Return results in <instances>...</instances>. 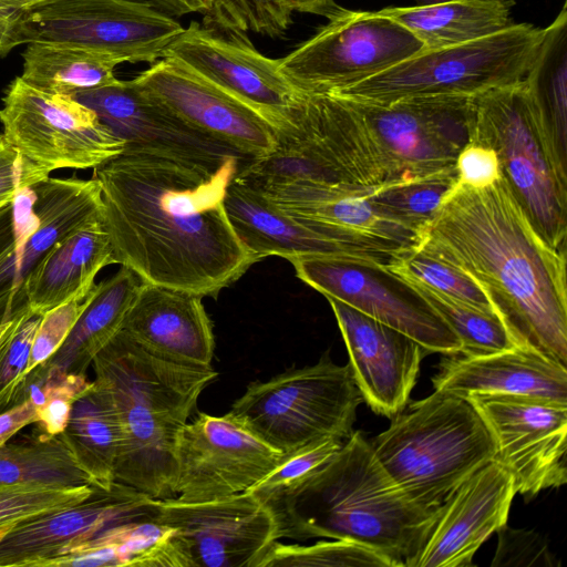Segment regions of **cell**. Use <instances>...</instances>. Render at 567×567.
<instances>
[{
    "mask_svg": "<svg viewBox=\"0 0 567 567\" xmlns=\"http://www.w3.org/2000/svg\"><path fill=\"white\" fill-rule=\"evenodd\" d=\"M248 161L209 165L125 147L95 167L115 264L200 297L238 280L257 261L230 225L225 194Z\"/></svg>",
    "mask_w": 567,
    "mask_h": 567,
    "instance_id": "1",
    "label": "cell"
},
{
    "mask_svg": "<svg viewBox=\"0 0 567 567\" xmlns=\"http://www.w3.org/2000/svg\"><path fill=\"white\" fill-rule=\"evenodd\" d=\"M414 248L472 278L516 346L567 367L566 251L538 234L502 176L455 184Z\"/></svg>",
    "mask_w": 567,
    "mask_h": 567,
    "instance_id": "2",
    "label": "cell"
},
{
    "mask_svg": "<svg viewBox=\"0 0 567 567\" xmlns=\"http://www.w3.org/2000/svg\"><path fill=\"white\" fill-rule=\"evenodd\" d=\"M277 539H349L406 567L430 530L437 509L411 502L377 460L360 431L301 483L266 505Z\"/></svg>",
    "mask_w": 567,
    "mask_h": 567,
    "instance_id": "3",
    "label": "cell"
},
{
    "mask_svg": "<svg viewBox=\"0 0 567 567\" xmlns=\"http://www.w3.org/2000/svg\"><path fill=\"white\" fill-rule=\"evenodd\" d=\"M92 363L121 425L115 482L155 499L175 497L177 435L218 373L154 355L121 331Z\"/></svg>",
    "mask_w": 567,
    "mask_h": 567,
    "instance_id": "4",
    "label": "cell"
},
{
    "mask_svg": "<svg viewBox=\"0 0 567 567\" xmlns=\"http://www.w3.org/2000/svg\"><path fill=\"white\" fill-rule=\"evenodd\" d=\"M370 444L401 492L430 511L496 455L493 436L472 402L439 390L408 403Z\"/></svg>",
    "mask_w": 567,
    "mask_h": 567,
    "instance_id": "5",
    "label": "cell"
},
{
    "mask_svg": "<svg viewBox=\"0 0 567 567\" xmlns=\"http://www.w3.org/2000/svg\"><path fill=\"white\" fill-rule=\"evenodd\" d=\"M470 142L497 154L501 174L538 234L566 251L567 164L550 144L524 80L472 97Z\"/></svg>",
    "mask_w": 567,
    "mask_h": 567,
    "instance_id": "6",
    "label": "cell"
},
{
    "mask_svg": "<svg viewBox=\"0 0 567 567\" xmlns=\"http://www.w3.org/2000/svg\"><path fill=\"white\" fill-rule=\"evenodd\" d=\"M544 29L513 23L496 33L409 59L333 94L377 105L404 99L475 96L524 80Z\"/></svg>",
    "mask_w": 567,
    "mask_h": 567,
    "instance_id": "7",
    "label": "cell"
},
{
    "mask_svg": "<svg viewBox=\"0 0 567 567\" xmlns=\"http://www.w3.org/2000/svg\"><path fill=\"white\" fill-rule=\"evenodd\" d=\"M362 402L349 363L339 365L324 353L315 364L249 383L229 413L288 454L327 439L346 441Z\"/></svg>",
    "mask_w": 567,
    "mask_h": 567,
    "instance_id": "8",
    "label": "cell"
},
{
    "mask_svg": "<svg viewBox=\"0 0 567 567\" xmlns=\"http://www.w3.org/2000/svg\"><path fill=\"white\" fill-rule=\"evenodd\" d=\"M472 97H413L385 105L346 99L362 118L393 185L456 174V157L471 140Z\"/></svg>",
    "mask_w": 567,
    "mask_h": 567,
    "instance_id": "9",
    "label": "cell"
},
{
    "mask_svg": "<svg viewBox=\"0 0 567 567\" xmlns=\"http://www.w3.org/2000/svg\"><path fill=\"white\" fill-rule=\"evenodd\" d=\"M423 50V43L393 19L342 8L278 65L301 92L336 93Z\"/></svg>",
    "mask_w": 567,
    "mask_h": 567,
    "instance_id": "10",
    "label": "cell"
},
{
    "mask_svg": "<svg viewBox=\"0 0 567 567\" xmlns=\"http://www.w3.org/2000/svg\"><path fill=\"white\" fill-rule=\"evenodd\" d=\"M25 44L69 43L120 63H155L184 27L150 0H40L24 8Z\"/></svg>",
    "mask_w": 567,
    "mask_h": 567,
    "instance_id": "11",
    "label": "cell"
},
{
    "mask_svg": "<svg viewBox=\"0 0 567 567\" xmlns=\"http://www.w3.org/2000/svg\"><path fill=\"white\" fill-rule=\"evenodd\" d=\"M4 140L40 167L95 168L121 154L125 142L74 97L14 78L0 109Z\"/></svg>",
    "mask_w": 567,
    "mask_h": 567,
    "instance_id": "12",
    "label": "cell"
},
{
    "mask_svg": "<svg viewBox=\"0 0 567 567\" xmlns=\"http://www.w3.org/2000/svg\"><path fill=\"white\" fill-rule=\"evenodd\" d=\"M296 276L322 293L414 339L429 352L460 353L461 342L433 307L384 264L340 256H298Z\"/></svg>",
    "mask_w": 567,
    "mask_h": 567,
    "instance_id": "13",
    "label": "cell"
},
{
    "mask_svg": "<svg viewBox=\"0 0 567 567\" xmlns=\"http://www.w3.org/2000/svg\"><path fill=\"white\" fill-rule=\"evenodd\" d=\"M150 517L169 528L171 567H257L278 540L272 513L249 492L195 503L154 498Z\"/></svg>",
    "mask_w": 567,
    "mask_h": 567,
    "instance_id": "14",
    "label": "cell"
},
{
    "mask_svg": "<svg viewBox=\"0 0 567 567\" xmlns=\"http://www.w3.org/2000/svg\"><path fill=\"white\" fill-rule=\"evenodd\" d=\"M237 176L298 223L368 260L388 264L417 244L416 230L393 219L372 202L370 194L375 189Z\"/></svg>",
    "mask_w": 567,
    "mask_h": 567,
    "instance_id": "15",
    "label": "cell"
},
{
    "mask_svg": "<svg viewBox=\"0 0 567 567\" xmlns=\"http://www.w3.org/2000/svg\"><path fill=\"white\" fill-rule=\"evenodd\" d=\"M482 415L496 447L495 460L528 497L567 482V404L525 395H465Z\"/></svg>",
    "mask_w": 567,
    "mask_h": 567,
    "instance_id": "16",
    "label": "cell"
},
{
    "mask_svg": "<svg viewBox=\"0 0 567 567\" xmlns=\"http://www.w3.org/2000/svg\"><path fill=\"white\" fill-rule=\"evenodd\" d=\"M274 450L229 412L199 413L175 444V498L195 503L247 492L280 462Z\"/></svg>",
    "mask_w": 567,
    "mask_h": 567,
    "instance_id": "17",
    "label": "cell"
},
{
    "mask_svg": "<svg viewBox=\"0 0 567 567\" xmlns=\"http://www.w3.org/2000/svg\"><path fill=\"white\" fill-rule=\"evenodd\" d=\"M164 58L246 104L276 131L287 122L302 93L281 73L278 60L261 54L243 31L193 21L169 44Z\"/></svg>",
    "mask_w": 567,
    "mask_h": 567,
    "instance_id": "18",
    "label": "cell"
},
{
    "mask_svg": "<svg viewBox=\"0 0 567 567\" xmlns=\"http://www.w3.org/2000/svg\"><path fill=\"white\" fill-rule=\"evenodd\" d=\"M133 81L185 124L241 158H259L276 147V130L264 116L172 59L162 58Z\"/></svg>",
    "mask_w": 567,
    "mask_h": 567,
    "instance_id": "19",
    "label": "cell"
},
{
    "mask_svg": "<svg viewBox=\"0 0 567 567\" xmlns=\"http://www.w3.org/2000/svg\"><path fill=\"white\" fill-rule=\"evenodd\" d=\"M516 494L496 460L461 483L439 507L422 546L406 567H470L478 548L507 524Z\"/></svg>",
    "mask_w": 567,
    "mask_h": 567,
    "instance_id": "20",
    "label": "cell"
},
{
    "mask_svg": "<svg viewBox=\"0 0 567 567\" xmlns=\"http://www.w3.org/2000/svg\"><path fill=\"white\" fill-rule=\"evenodd\" d=\"M349 353V365L363 401L392 419L409 403L426 353L419 342L359 310L327 298Z\"/></svg>",
    "mask_w": 567,
    "mask_h": 567,
    "instance_id": "21",
    "label": "cell"
},
{
    "mask_svg": "<svg viewBox=\"0 0 567 567\" xmlns=\"http://www.w3.org/2000/svg\"><path fill=\"white\" fill-rule=\"evenodd\" d=\"M152 497L120 483L80 505L22 522L0 538V566H51L114 525L150 515Z\"/></svg>",
    "mask_w": 567,
    "mask_h": 567,
    "instance_id": "22",
    "label": "cell"
},
{
    "mask_svg": "<svg viewBox=\"0 0 567 567\" xmlns=\"http://www.w3.org/2000/svg\"><path fill=\"white\" fill-rule=\"evenodd\" d=\"M92 109L125 147L219 165L236 153L195 131L144 93L132 80L72 95ZM245 159V158H243Z\"/></svg>",
    "mask_w": 567,
    "mask_h": 567,
    "instance_id": "23",
    "label": "cell"
},
{
    "mask_svg": "<svg viewBox=\"0 0 567 567\" xmlns=\"http://www.w3.org/2000/svg\"><path fill=\"white\" fill-rule=\"evenodd\" d=\"M202 299L188 291L142 281L120 331L162 359L210 367L215 338Z\"/></svg>",
    "mask_w": 567,
    "mask_h": 567,
    "instance_id": "24",
    "label": "cell"
},
{
    "mask_svg": "<svg viewBox=\"0 0 567 567\" xmlns=\"http://www.w3.org/2000/svg\"><path fill=\"white\" fill-rule=\"evenodd\" d=\"M432 378L434 390L525 395L567 404V367L515 347L481 357L446 355Z\"/></svg>",
    "mask_w": 567,
    "mask_h": 567,
    "instance_id": "25",
    "label": "cell"
},
{
    "mask_svg": "<svg viewBox=\"0 0 567 567\" xmlns=\"http://www.w3.org/2000/svg\"><path fill=\"white\" fill-rule=\"evenodd\" d=\"M115 264L102 213L56 241L28 271L14 300L37 313L85 299L100 270Z\"/></svg>",
    "mask_w": 567,
    "mask_h": 567,
    "instance_id": "26",
    "label": "cell"
},
{
    "mask_svg": "<svg viewBox=\"0 0 567 567\" xmlns=\"http://www.w3.org/2000/svg\"><path fill=\"white\" fill-rule=\"evenodd\" d=\"M225 209L238 239L256 261L268 256L287 260L298 256H340L368 260L350 247L298 223L237 174L226 188Z\"/></svg>",
    "mask_w": 567,
    "mask_h": 567,
    "instance_id": "27",
    "label": "cell"
},
{
    "mask_svg": "<svg viewBox=\"0 0 567 567\" xmlns=\"http://www.w3.org/2000/svg\"><path fill=\"white\" fill-rule=\"evenodd\" d=\"M34 226L16 248L14 293L28 271L60 239L101 215L102 195L96 179L45 177L30 187Z\"/></svg>",
    "mask_w": 567,
    "mask_h": 567,
    "instance_id": "28",
    "label": "cell"
},
{
    "mask_svg": "<svg viewBox=\"0 0 567 567\" xmlns=\"http://www.w3.org/2000/svg\"><path fill=\"white\" fill-rule=\"evenodd\" d=\"M513 0H453L413 7H386L378 12L408 29L433 50L483 38L506 29Z\"/></svg>",
    "mask_w": 567,
    "mask_h": 567,
    "instance_id": "29",
    "label": "cell"
},
{
    "mask_svg": "<svg viewBox=\"0 0 567 567\" xmlns=\"http://www.w3.org/2000/svg\"><path fill=\"white\" fill-rule=\"evenodd\" d=\"M142 280L126 267L95 284L69 336L53 354L51 364L66 371L73 361L84 367L121 330Z\"/></svg>",
    "mask_w": 567,
    "mask_h": 567,
    "instance_id": "30",
    "label": "cell"
},
{
    "mask_svg": "<svg viewBox=\"0 0 567 567\" xmlns=\"http://www.w3.org/2000/svg\"><path fill=\"white\" fill-rule=\"evenodd\" d=\"M524 82L536 115L558 157L567 164V4L544 28Z\"/></svg>",
    "mask_w": 567,
    "mask_h": 567,
    "instance_id": "31",
    "label": "cell"
},
{
    "mask_svg": "<svg viewBox=\"0 0 567 567\" xmlns=\"http://www.w3.org/2000/svg\"><path fill=\"white\" fill-rule=\"evenodd\" d=\"M22 59L20 78L31 86L51 93L72 96L118 81L115 69L120 61L74 44L29 42Z\"/></svg>",
    "mask_w": 567,
    "mask_h": 567,
    "instance_id": "32",
    "label": "cell"
},
{
    "mask_svg": "<svg viewBox=\"0 0 567 567\" xmlns=\"http://www.w3.org/2000/svg\"><path fill=\"white\" fill-rule=\"evenodd\" d=\"M0 484L100 488L65 432L0 446Z\"/></svg>",
    "mask_w": 567,
    "mask_h": 567,
    "instance_id": "33",
    "label": "cell"
},
{
    "mask_svg": "<svg viewBox=\"0 0 567 567\" xmlns=\"http://www.w3.org/2000/svg\"><path fill=\"white\" fill-rule=\"evenodd\" d=\"M82 461L102 489H111L122 446L120 420L113 402L97 382L80 394L72 404L64 431Z\"/></svg>",
    "mask_w": 567,
    "mask_h": 567,
    "instance_id": "34",
    "label": "cell"
},
{
    "mask_svg": "<svg viewBox=\"0 0 567 567\" xmlns=\"http://www.w3.org/2000/svg\"><path fill=\"white\" fill-rule=\"evenodd\" d=\"M404 280L456 334L461 342L460 355L481 357L518 347L497 315L478 310L416 281Z\"/></svg>",
    "mask_w": 567,
    "mask_h": 567,
    "instance_id": "35",
    "label": "cell"
},
{
    "mask_svg": "<svg viewBox=\"0 0 567 567\" xmlns=\"http://www.w3.org/2000/svg\"><path fill=\"white\" fill-rule=\"evenodd\" d=\"M394 567L378 550L349 539L318 540L310 545L274 542L257 567Z\"/></svg>",
    "mask_w": 567,
    "mask_h": 567,
    "instance_id": "36",
    "label": "cell"
},
{
    "mask_svg": "<svg viewBox=\"0 0 567 567\" xmlns=\"http://www.w3.org/2000/svg\"><path fill=\"white\" fill-rule=\"evenodd\" d=\"M41 319L27 302H17L0 326V412L23 401L25 370Z\"/></svg>",
    "mask_w": 567,
    "mask_h": 567,
    "instance_id": "37",
    "label": "cell"
},
{
    "mask_svg": "<svg viewBox=\"0 0 567 567\" xmlns=\"http://www.w3.org/2000/svg\"><path fill=\"white\" fill-rule=\"evenodd\" d=\"M403 279L416 281L478 310L495 313L482 288L455 267L416 248L395 255L384 264Z\"/></svg>",
    "mask_w": 567,
    "mask_h": 567,
    "instance_id": "38",
    "label": "cell"
},
{
    "mask_svg": "<svg viewBox=\"0 0 567 567\" xmlns=\"http://www.w3.org/2000/svg\"><path fill=\"white\" fill-rule=\"evenodd\" d=\"M96 489L86 485L0 484V538L22 522L80 505Z\"/></svg>",
    "mask_w": 567,
    "mask_h": 567,
    "instance_id": "39",
    "label": "cell"
},
{
    "mask_svg": "<svg viewBox=\"0 0 567 567\" xmlns=\"http://www.w3.org/2000/svg\"><path fill=\"white\" fill-rule=\"evenodd\" d=\"M456 179V174H446L406 181L380 187L370 197L386 215L420 233Z\"/></svg>",
    "mask_w": 567,
    "mask_h": 567,
    "instance_id": "40",
    "label": "cell"
},
{
    "mask_svg": "<svg viewBox=\"0 0 567 567\" xmlns=\"http://www.w3.org/2000/svg\"><path fill=\"white\" fill-rule=\"evenodd\" d=\"M291 14L285 0H216L203 25L280 38L292 23Z\"/></svg>",
    "mask_w": 567,
    "mask_h": 567,
    "instance_id": "41",
    "label": "cell"
},
{
    "mask_svg": "<svg viewBox=\"0 0 567 567\" xmlns=\"http://www.w3.org/2000/svg\"><path fill=\"white\" fill-rule=\"evenodd\" d=\"M343 442L327 439L285 454L275 468L247 492L262 504H270L330 460L341 449Z\"/></svg>",
    "mask_w": 567,
    "mask_h": 567,
    "instance_id": "42",
    "label": "cell"
},
{
    "mask_svg": "<svg viewBox=\"0 0 567 567\" xmlns=\"http://www.w3.org/2000/svg\"><path fill=\"white\" fill-rule=\"evenodd\" d=\"M87 297L70 300L42 316L32 343L27 378L58 351L82 313Z\"/></svg>",
    "mask_w": 567,
    "mask_h": 567,
    "instance_id": "43",
    "label": "cell"
},
{
    "mask_svg": "<svg viewBox=\"0 0 567 567\" xmlns=\"http://www.w3.org/2000/svg\"><path fill=\"white\" fill-rule=\"evenodd\" d=\"M498 545L492 561L493 567L502 566H557L553 553L543 537L532 530L514 529L507 524L498 530Z\"/></svg>",
    "mask_w": 567,
    "mask_h": 567,
    "instance_id": "44",
    "label": "cell"
},
{
    "mask_svg": "<svg viewBox=\"0 0 567 567\" xmlns=\"http://www.w3.org/2000/svg\"><path fill=\"white\" fill-rule=\"evenodd\" d=\"M50 176L20 151L10 145L1 134L0 138V208L13 203L17 195Z\"/></svg>",
    "mask_w": 567,
    "mask_h": 567,
    "instance_id": "45",
    "label": "cell"
},
{
    "mask_svg": "<svg viewBox=\"0 0 567 567\" xmlns=\"http://www.w3.org/2000/svg\"><path fill=\"white\" fill-rule=\"evenodd\" d=\"M456 184L471 188L492 185L501 176V165L495 151L488 146L468 142L455 161Z\"/></svg>",
    "mask_w": 567,
    "mask_h": 567,
    "instance_id": "46",
    "label": "cell"
},
{
    "mask_svg": "<svg viewBox=\"0 0 567 567\" xmlns=\"http://www.w3.org/2000/svg\"><path fill=\"white\" fill-rule=\"evenodd\" d=\"M24 8L0 7V58L25 44Z\"/></svg>",
    "mask_w": 567,
    "mask_h": 567,
    "instance_id": "47",
    "label": "cell"
},
{
    "mask_svg": "<svg viewBox=\"0 0 567 567\" xmlns=\"http://www.w3.org/2000/svg\"><path fill=\"white\" fill-rule=\"evenodd\" d=\"M34 422H38V409L29 398L0 412V446L25 425Z\"/></svg>",
    "mask_w": 567,
    "mask_h": 567,
    "instance_id": "48",
    "label": "cell"
},
{
    "mask_svg": "<svg viewBox=\"0 0 567 567\" xmlns=\"http://www.w3.org/2000/svg\"><path fill=\"white\" fill-rule=\"evenodd\" d=\"M157 9L169 17L179 18L188 13H208L216 0H150Z\"/></svg>",
    "mask_w": 567,
    "mask_h": 567,
    "instance_id": "49",
    "label": "cell"
},
{
    "mask_svg": "<svg viewBox=\"0 0 567 567\" xmlns=\"http://www.w3.org/2000/svg\"><path fill=\"white\" fill-rule=\"evenodd\" d=\"M13 203L0 208V261L16 250Z\"/></svg>",
    "mask_w": 567,
    "mask_h": 567,
    "instance_id": "50",
    "label": "cell"
},
{
    "mask_svg": "<svg viewBox=\"0 0 567 567\" xmlns=\"http://www.w3.org/2000/svg\"><path fill=\"white\" fill-rule=\"evenodd\" d=\"M291 11L323 16L328 19L341 11L334 0H285Z\"/></svg>",
    "mask_w": 567,
    "mask_h": 567,
    "instance_id": "51",
    "label": "cell"
},
{
    "mask_svg": "<svg viewBox=\"0 0 567 567\" xmlns=\"http://www.w3.org/2000/svg\"><path fill=\"white\" fill-rule=\"evenodd\" d=\"M40 0H0V7L4 8H28Z\"/></svg>",
    "mask_w": 567,
    "mask_h": 567,
    "instance_id": "52",
    "label": "cell"
},
{
    "mask_svg": "<svg viewBox=\"0 0 567 567\" xmlns=\"http://www.w3.org/2000/svg\"><path fill=\"white\" fill-rule=\"evenodd\" d=\"M453 0H417V4H434V3H442Z\"/></svg>",
    "mask_w": 567,
    "mask_h": 567,
    "instance_id": "53",
    "label": "cell"
},
{
    "mask_svg": "<svg viewBox=\"0 0 567 567\" xmlns=\"http://www.w3.org/2000/svg\"><path fill=\"white\" fill-rule=\"evenodd\" d=\"M0 138H1V134H0Z\"/></svg>",
    "mask_w": 567,
    "mask_h": 567,
    "instance_id": "54",
    "label": "cell"
}]
</instances>
